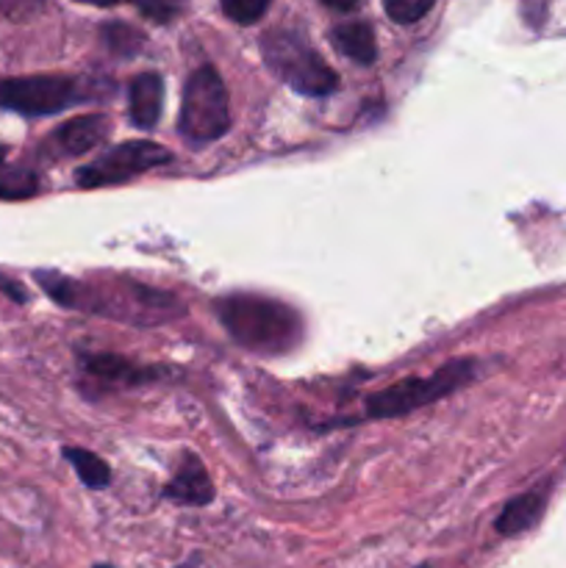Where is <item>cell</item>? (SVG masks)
Listing matches in <instances>:
<instances>
[{"label":"cell","instance_id":"obj_14","mask_svg":"<svg viewBox=\"0 0 566 568\" xmlns=\"http://www.w3.org/2000/svg\"><path fill=\"white\" fill-rule=\"evenodd\" d=\"M87 369L89 375H98L103 377V381H139V377H148L144 375V369H133L131 364H125V361L120 358H89L87 361Z\"/></svg>","mask_w":566,"mask_h":568},{"label":"cell","instance_id":"obj_12","mask_svg":"<svg viewBox=\"0 0 566 568\" xmlns=\"http://www.w3.org/2000/svg\"><path fill=\"white\" fill-rule=\"evenodd\" d=\"M39 181L31 170L9 164L6 148H0V200H26L37 194Z\"/></svg>","mask_w":566,"mask_h":568},{"label":"cell","instance_id":"obj_2","mask_svg":"<svg viewBox=\"0 0 566 568\" xmlns=\"http://www.w3.org/2000/svg\"><path fill=\"white\" fill-rule=\"evenodd\" d=\"M475 377V364L472 361H453L433 372L431 377H408V381L394 383L392 388H383L381 394L366 403V419H388V416H403L416 408L436 403L447 397L455 388L466 386Z\"/></svg>","mask_w":566,"mask_h":568},{"label":"cell","instance_id":"obj_16","mask_svg":"<svg viewBox=\"0 0 566 568\" xmlns=\"http://www.w3.org/2000/svg\"><path fill=\"white\" fill-rule=\"evenodd\" d=\"M220 3H222V11H225L233 22L250 26V22L261 20V14L266 11L270 0H220Z\"/></svg>","mask_w":566,"mask_h":568},{"label":"cell","instance_id":"obj_20","mask_svg":"<svg viewBox=\"0 0 566 568\" xmlns=\"http://www.w3.org/2000/svg\"><path fill=\"white\" fill-rule=\"evenodd\" d=\"M78 3H89V6H117V3H125V0H78Z\"/></svg>","mask_w":566,"mask_h":568},{"label":"cell","instance_id":"obj_13","mask_svg":"<svg viewBox=\"0 0 566 568\" xmlns=\"http://www.w3.org/2000/svg\"><path fill=\"white\" fill-rule=\"evenodd\" d=\"M64 455H67V460L72 464V469L78 471V477L83 480V486H89V488L109 486L111 471H109V466L98 458V455L89 453V449H75V447L64 449Z\"/></svg>","mask_w":566,"mask_h":568},{"label":"cell","instance_id":"obj_6","mask_svg":"<svg viewBox=\"0 0 566 568\" xmlns=\"http://www.w3.org/2000/svg\"><path fill=\"white\" fill-rule=\"evenodd\" d=\"M166 161H170V153L161 144L128 142L98 155L92 164L81 166L78 170V183L87 189L114 186V183L131 181V178L142 175V172L155 170V166L166 164Z\"/></svg>","mask_w":566,"mask_h":568},{"label":"cell","instance_id":"obj_4","mask_svg":"<svg viewBox=\"0 0 566 568\" xmlns=\"http://www.w3.org/2000/svg\"><path fill=\"white\" fill-rule=\"evenodd\" d=\"M264 59L270 70L300 94L325 98L338 83L336 72L322 61V55L294 33H270L264 39Z\"/></svg>","mask_w":566,"mask_h":568},{"label":"cell","instance_id":"obj_18","mask_svg":"<svg viewBox=\"0 0 566 568\" xmlns=\"http://www.w3.org/2000/svg\"><path fill=\"white\" fill-rule=\"evenodd\" d=\"M549 0H522V11H525V20L530 26H542L544 14H547Z\"/></svg>","mask_w":566,"mask_h":568},{"label":"cell","instance_id":"obj_17","mask_svg":"<svg viewBox=\"0 0 566 568\" xmlns=\"http://www.w3.org/2000/svg\"><path fill=\"white\" fill-rule=\"evenodd\" d=\"M42 9V0H0V11L11 20H28Z\"/></svg>","mask_w":566,"mask_h":568},{"label":"cell","instance_id":"obj_9","mask_svg":"<svg viewBox=\"0 0 566 568\" xmlns=\"http://www.w3.org/2000/svg\"><path fill=\"white\" fill-rule=\"evenodd\" d=\"M131 120L137 128H153L164 105V83L155 72H142L131 81Z\"/></svg>","mask_w":566,"mask_h":568},{"label":"cell","instance_id":"obj_11","mask_svg":"<svg viewBox=\"0 0 566 568\" xmlns=\"http://www.w3.org/2000/svg\"><path fill=\"white\" fill-rule=\"evenodd\" d=\"M333 44L342 55L358 61V64H372L377 59L375 33L366 22H342L333 28Z\"/></svg>","mask_w":566,"mask_h":568},{"label":"cell","instance_id":"obj_10","mask_svg":"<svg viewBox=\"0 0 566 568\" xmlns=\"http://www.w3.org/2000/svg\"><path fill=\"white\" fill-rule=\"evenodd\" d=\"M544 514V497L542 494H522V497L511 499L508 505L503 508L497 519V532L499 536H519V532L530 530Z\"/></svg>","mask_w":566,"mask_h":568},{"label":"cell","instance_id":"obj_15","mask_svg":"<svg viewBox=\"0 0 566 568\" xmlns=\"http://www.w3.org/2000/svg\"><path fill=\"white\" fill-rule=\"evenodd\" d=\"M433 3H436V0H383V9H386V14L392 17L394 22L408 26V22L422 20V17L433 9Z\"/></svg>","mask_w":566,"mask_h":568},{"label":"cell","instance_id":"obj_21","mask_svg":"<svg viewBox=\"0 0 566 568\" xmlns=\"http://www.w3.org/2000/svg\"><path fill=\"white\" fill-rule=\"evenodd\" d=\"M94 568H111V566H94Z\"/></svg>","mask_w":566,"mask_h":568},{"label":"cell","instance_id":"obj_7","mask_svg":"<svg viewBox=\"0 0 566 568\" xmlns=\"http://www.w3.org/2000/svg\"><path fill=\"white\" fill-rule=\"evenodd\" d=\"M109 116L103 114H83L75 120L64 122L53 136L44 142V150L53 155H81L98 148L109 136Z\"/></svg>","mask_w":566,"mask_h":568},{"label":"cell","instance_id":"obj_22","mask_svg":"<svg viewBox=\"0 0 566 568\" xmlns=\"http://www.w3.org/2000/svg\"><path fill=\"white\" fill-rule=\"evenodd\" d=\"M420 568H431V566H420Z\"/></svg>","mask_w":566,"mask_h":568},{"label":"cell","instance_id":"obj_5","mask_svg":"<svg viewBox=\"0 0 566 568\" xmlns=\"http://www.w3.org/2000/svg\"><path fill=\"white\" fill-rule=\"evenodd\" d=\"M78 98V83L64 75H26L0 81V105L26 116L59 114Z\"/></svg>","mask_w":566,"mask_h":568},{"label":"cell","instance_id":"obj_19","mask_svg":"<svg viewBox=\"0 0 566 568\" xmlns=\"http://www.w3.org/2000/svg\"><path fill=\"white\" fill-rule=\"evenodd\" d=\"M322 3H325L327 9H336V11H350V9H353L355 3H358V0H322Z\"/></svg>","mask_w":566,"mask_h":568},{"label":"cell","instance_id":"obj_1","mask_svg":"<svg viewBox=\"0 0 566 568\" xmlns=\"http://www.w3.org/2000/svg\"><path fill=\"white\" fill-rule=\"evenodd\" d=\"M216 314L233 342L253 353H289L303 338V322H300L297 311L277 300L259 297V294H233V297L220 300Z\"/></svg>","mask_w":566,"mask_h":568},{"label":"cell","instance_id":"obj_8","mask_svg":"<svg viewBox=\"0 0 566 568\" xmlns=\"http://www.w3.org/2000/svg\"><path fill=\"white\" fill-rule=\"evenodd\" d=\"M164 497L181 505H209L214 499V486H211L203 464L189 455L181 469H178V475L172 477L170 486L164 488Z\"/></svg>","mask_w":566,"mask_h":568},{"label":"cell","instance_id":"obj_3","mask_svg":"<svg viewBox=\"0 0 566 568\" xmlns=\"http://www.w3.org/2000/svg\"><path fill=\"white\" fill-rule=\"evenodd\" d=\"M228 125H231V111H228L225 83L216 70L200 67L183 87L178 128L189 142H214L228 131Z\"/></svg>","mask_w":566,"mask_h":568}]
</instances>
